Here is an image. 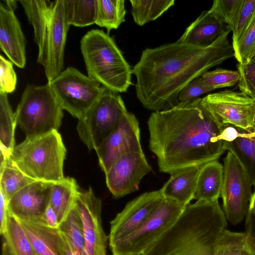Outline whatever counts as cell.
Returning a JSON list of instances; mask_svg holds the SVG:
<instances>
[{
  "label": "cell",
  "instance_id": "1",
  "mask_svg": "<svg viewBox=\"0 0 255 255\" xmlns=\"http://www.w3.org/2000/svg\"><path fill=\"white\" fill-rule=\"evenodd\" d=\"M228 28L212 43L197 46L181 43L145 49L132 69L136 78V96L143 106L160 112L179 102L182 89L211 68L235 56Z\"/></svg>",
  "mask_w": 255,
  "mask_h": 255
},
{
  "label": "cell",
  "instance_id": "2",
  "mask_svg": "<svg viewBox=\"0 0 255 255\" xmlns=\"http://www.w3.org/2000/svg\"><path fill=\"white\" fill-rule=\"evenodd\" d=\"M198 98L153 112L147 126L149 149L159 170L171 174L185 168L218 160L225 152L219 136L222 130Z\"/></svg>",
  "mask_w": 255,
  "mask_h": 255
},
{
  "label": "cell",
  "instance_id": "3",
  "mask_svg": "<svg viewBox=\"0 0 255 255\" xmlns=\"http://www.w3.org/2000/svg\"><path fill=\"white\" fill-rule=\"evenodd\" d=\"M227 220L218 200L186 205L144 255H215Z\"/></svg>",
  "mask_w": 255,
  "mask_h": 255
},
{
  "label": "cell",
  "instance_id": "4",
  "mask_svg": "<svg viewBox=\"0 0 255 255\" xmlns=\"http://www.w3.org/2000/svg\"><path fill=\"white\" fill-rule=\"evenodd\" d=\"M80 48L89 77L116 93L128 90L132 69L112 37L92 29L82 38Z\"/></svg>",
  "mask_w": 255,
  "mask_h": 255
},
{
  "label": "cell",
  "instance_id": "5",
  "mask_svg": "<svg viewBox=\"0 0 255 255\" xmlns=\"http://www.w3.org/2000/svg\"><path fill=\"white\" fill-rule=\"evenodd\" d=\"M66 150L60 134L54 130L29 138L15 146L10 158L26 176L55 183L64 178Z\"/></svg>",
  "mask_w": 255,
  "mask_h": 255
},
{
  "label": "cell",
  "instance_id": "6",
  "mask_svg": "<svg viewBox=\"0 0 255 255\" xmlns=\"http://www.w3.org/2000/svg\"><path fill=\"white\" fill-rule=\"evenodd\" d=\"M63 110L48 83L41 86L28 85L15 116L26 138H29L57 130L61 124Z\"/></svg>",
  "mask_w": 255,
  "mask_h": 255
},
{
  "label": "cell",
  "instance_id": "7",
  "mask_svg": "<svg viewBox=\"0 0 255 255\" xmlns=\"http://www.w3.org/2000/svg\"><path fill=\"white\" fill-rule=\"evenodd\" d=\"M118 93L108 89L79 119L77 130L89 150L98 148L118 128L127 112Z\"/></svg>",
  "mask_w": 255,
  "mask_h": 255
},
{
  "label": "cell",
  "instance_id": "8",
  "mask_svg": "<svg viewBox=\"0 0 255 255\" xmlns=\"http://www.w3.org/2000/svg\"><path fill=\"white\" fill-rule=\"evenodd\" d=\"M49 83L63 109L79 119L107 88L77 69L68 67Z\"/></svg>",
  "mask_w": 255,
  "mask_h": 255
},
{
  "label": "cell",
  "instance_id": "9",
  "mask_svg": "<svg viewBox=\"0 0 255 255\" xmlns=\"http://www.w3.org/2000/svg\"><path fill=\"white\" fill-rule=\"evenodd\" d=\"M185 207L164 198L138 229L109 245L113 255L144 254L174 223Z\"/></svg>",
  "mask_w": 255,
  "mask_h": 255
},
{
  "label": "cell",
  "instance_id": "10",
  "mask_svg": "<svg viewBox=\"0 0 255 255\" xmlns=\"http://www.w3.org/2000/svg\"><path fill=\"white\" fill-rule=\"evenodd\" d=\"M201 104L222 128L249 130L255 125V99L241 91L225 90L202 98Z\"/></svg>",
  "mask_w": 255,
  "mask_h": 255
},
{
  "label": "cell",
  "instance_id": "11",
  "mask_svg": "<svg viewBox=\"0 0 255 255\" xmlns=\"http://www.w3.org/2000/svg\"><path fill=\"white\" fill-rule=\"evenodd\" d=\"M223 182L220 197L227 221L233 225L245 219L253 196V185L243 166L231 152L223 159Z\"/></svg>",
  "mask_w": 255,
  "mask_h": 255
},
{
  "label": "cell",
  "instance_id": "12",
  "mask_svg": "<svg viewBox=\"0 0 255 255\" xmlns=\"http://www.w3.org/2000/svg\"><path fill=\"white\" fill-rule=\"evenodd\" d=\"M69 26L65 17L64 0L53 1L45 43L37 60L44 67L48 82L57 77L64 68V49Z\"/></svg>",
  "mask_w": 255,
  "mask_h": 255
},
{
  "label": "cell",
  "instance_id": "13",
  "mask_svg": "<svg viewBox=\"0 0 255 255\" xmlns=\"http://www.w3.org/2000/svg\"><path fill=\"white\" fill-rule=\"evenodd\" d=\"M139 123L135 116L127 112L118 128L95 150L100 166L106 173L122 156L142 152Z\"/></svg>",
  "mask_w": 255,
  "mask_h": 255
},
{
  "label": "cell",
  "instance_id": "14",
  "mask_svg": "<svg viewBox=\"0 0 255 255\" xmlns=\"http://www.w3.org/2000/svg\"><path fill=\"white\" fill-rule=\"evenodd\" d=\"M161 187L143 193L128 202L111 222L109 245L127 237L138 229L164 198Z\"/></svg>",
  "mask_w": 255,
  "mask_h": 255
},
{
  "label": "cell",
  "instance_id": "15",
  "mask_svg": "<svg viewBox=\"0 0 255 255\" xmlns=\"http://www.w3.org/2000/svg\"><path fill=\"white\" fill-rule=\"evenodd\" d=\"M151 170L143 151L125 154L105 173L107 186L115 198L124 197L137 191L140 181Z\"/></svg>",
  "mask_w": 255,
  "mask_h": 255
},
{
  "label": "cell",
  "instance_id": "16",
  "mask_svg": "<svg viewBox=\"0 0 255 255\" xmlns=\"http://www.w3.org/2000/svg\"><path fill=\"white\" fill-rule=\"evenodd\" d=\"M76 203L82 221L87 255H107L108 237L102 226L101 199L89 187L87 191H79Z\"/></svg>",
  "mask_w": 255,
  "mask_h": 255
},
{
  "label": "cell",
  "instance_id": "17",
  "mask_svg": "<svg viewBox=\"0 0 255 255\" xmlns=\"http://www.w3.org/2000/svg\"><path fill=\"white\" fill-rule=\"evenodd\" d=\"M53 183L35 180L17 191L8 201L9 212L18 220L44 224Z\"/></svg>",
  "mask_w": 255,
  "mask_h": 255
},
{
  "label": "cell",
  "instance_id": "18",
  "mask_svg": "<svg viewBox=\"0 0 255 255\" xmlns=\"http://www.w3.org/2000/svg\"><path fill=\"white\" fill-rule=\"evenodd\" d=\"M0 3V47L10 61L23 68L26 63L25 39L20 23L14 13L15 0Z\"/></svg>",
  "mask_w": 255,
  "mask_h": 255
},
{
  "label": "cell",
  "instance_id": "19",
  "mask_svg": "<svg viewBox=\"0 0 255 255\" xmlns=\"http://www.w3.org/2000/svg\"><path fill=\"white\" fill-rule=\"evenodd\" d=\"M18 221L36 255H74L66 237L58 228L28 221Z\"/></svg>",
  "mask_w": 255,
  "mask_h": 255
},
{
  "label": "cell",
  "instance_id": "20",
  "mask_svg": "<svg viewBox=\"0 0 255 255\" xmlns=\"http://www.w3.org/2000/svg\"><path fill=\"white\" fill-rule=\"evenodd\" d=\"M229 27L217 19L209 10H204L187 27L178 41L197 46L214 41Z\"/></svg>",
  "mask_w": 255,
  "mask_h": 255
},
{
  "label": "cell",
  "instance_id": "21",
  "mask_svg": "<svg viewBox=\"0 0 255 255\" xmlns=\"http://www.w3.org/2000/svg\"><path fill=\"white\" fill-rule=\"evenodd\" d=\"M203 165L185 168L170 174V178L162 187L163 197L185 206L190 204Z\"/></svg>",
  "mask_w": 255,
  "mask_h": 255
},
{
  "label": "cell",
  "instance_id": "22",
  "mask_svg": "<svg viewBox=\"0 0 255 255\" xmlns=\"http://www.w3.org/2000/svg\"><path fill=\"white\" fill-rule=\"evenodd\" d=\"M238 135L234 141L223 142V148L232 152L249 177L255 193V125L249 130L238 128Z\"/></svg>",
  "mask_w": 255,
  "mask_h": 255
},
{
  "label": "cell",
  "instance_id": "23",
  "mask_svg": "<svg viewBox=\"0 0 255 255\" xmlns=\"http://www.w3.org/2000/svg\"><path fill=\"white\" fill-rule=\"evenodd\" d=\"M223 165L218 161L202 166L199 173L193 199L214 201L220 197L223 182Z\"/></svg>",
  "mask_w": 255,
  "mask_h": 255
},
{
  "label": "cell",
  "instance_id": "24",
  "mask_svg": "<svg viewBox=\"0 0 255 255\" xmlns=\"http://www.w3.org/2000/svg\"><path fill=\"white\" fill-rule=\"evenodd\" d=\"M29 23L34 29V41L38 54L42 50L47 33L53 7V1L45 0H20Z\"/></svg>",
  "mask_w": 255,
  "mask_h": 255
},
{
  "label": "cell",
  "instance_id": "25",
  "mask_svg": "<svg viewBox=\"0 0 255 255\" xmlns=\"http://www.w3.org/2000/svg\"><path fill=\"white\" fill-rule=\"evenodd\" d=\"M79 191L77 182L73 178L64 177L53 183L49 206L55 212L59 225L75 204Z\"/></svg>",
  "mask_w": 255,
  "mask_h": 255
},
{
  "label": "cell",
  "instance_id": "26",
  "mask_svg": "<svg viewBox=\"0 0 255 255\" xmlns=\"http://www.w3.org/2000/svg\"><path fill=\"white\" fill-rule=\"evenodd\" d=\"M1 236L2 255H36L21 224L10 212Z\"/></svg>",
  "mask_w": 255,
  "mask_h": 255
},
{
  "label": "cell",
  "instance_id": "27",
  "mask_svg": "<svg viewBox=\"0 0 255 255\" xmlns=\"http://www.w3.org/2000/svg\"><path fill=\"white\" fill-rule=\"evenodd\" d=\"M6 93L0 92V155L10 157L15 147L14 130L16 121Z\"/></svg>",
  "mask_w": 255,
  "mask_h": 255
},
{
  "label": "cell",
  "instance_id": "28",
  "mask_svg": "<svg viewBox=\"0 0 255 255\" xmlns=\"http://www.w3.org/2000/svg\"><path fill=\"white\" fill-rule=\"evenodd\" d=\"M0 192L7 202L17 191L35 181L22 172L10 157H0Z\"/></svg>",
  "mask_w": 255,
  "mask_h": 255
},
{
  "label": "cell",
  "instance_id": "29",
  "mask_svg": "<svg viewBox=\"0 0 255 255\" xmlns=\"http://www.w3.org/2000/svg\"><path fill=\"white\" fill-rule=\"evenodd\" d=\"M65 14L68 24L84 27L95 24L98 0H64Z\"/></svg>",
  "mask_w": 255,
  "mask_h": 255
},
{
  "label": "cell",
  "instance_id": "30",
  "mask_svg": "<svg viewBox=\"0 0 255 255\" xmlns=\"http://www.w3.org/2000/svg\"><path fill=\"white\" fill-rule=\"evenodd\" d=\"M58 229L66 237L74 255H87L82 221L76 203Z\"/></svg>",
  "mask_w": 255,
  "mask_h": 255
},
{
  "label": "cell",
  "instance_id": "31",
  "mask_svg": "<svg viewBox=\"0 0 255 255\" xmlns=\"http://www.w3.org/2000/svg\"><path fill=\"white\" fill-rule=\"evenodd\" d=\"M131 13L139 26L155 20L174 4V0H130Z\"/></svg>",
  "mask_w": 255,
  "mask_h": 255
},
{
  "label": "cell",
  "instance_id": "32",
  "mask_svg": "<svg viewBox=\"0 0 255 255\" xmlns=\"http://www.w3.org/2000/svg\"><path fill=\"white\" fill-rule=\"evenodd\" d=\"M125 2L124 0H98L95 24L106 28L108 33L118 28L125 20L127 11Z\"/></svg>",
  "mask_w": 255,
  "mask_h": 255
},
{
  "label": "cell",
  "instance_id": "33",
  "mask_svg": "<svg viewBox=\"0 0 255 255\" xmlns=\"http://www.w3.org/2000/svg\"><path fill=\"white\" fill-rule=\"evenodd\" d=\"M215 255H252L246 244L245 233L226 229L218 242Z\"/></svg>",
  "mask_w": 255,
  "mask_h": 255
},
{
  "label": "cell",
  "instance_id": "34",
  "mask_svg": "<svg viewBox=\"0 0 255 255\" xmlns=\"http://www.w3.org/2000/svg\"><path fill=\"white\" fill-rule=\"evenodd\" d=\"M200 76L203 83L214 90L233 86L238 84L240 80L238 71L224 69L207 71Z\"/></svg>",
  "mask_w": 255,
  "mask_h": 255
},
{
  "label": "cell",
  "instance_id": "35",
  "mask_svg": "<svg viewBox=\"0 0 255 255\" xmlns=\"http://www.w3.org/2000/svg\"><path fill=\"white\" fill-rule=\"evenodd\" d=\"M242 0H215L209 11L232 30L238 15Z\"/></svg>",
  "mask_w": 255,
  "mask_h": 255
},
{
  "label": "cell",
  "instance_id": "36",
  "mask_svg": "<svg viewBox=\"0 0 255 255\" xmlns=\"http://www.w3.org/2000/svg\"><path fill=\"white\" fill-rule=\"evenodd\" d=\"M255 48V14L243 35L233 47L235 57L241 65H245L251 59Z\"/></svg>",
  "mask_w": 255,
  "mask_h": 255
},
{
  "label": "cell",
  "instance_id": "37",
  "mask_svg": "<svg viewBox=\"0 0 255 255\" xmlns=\"http://www.w3.org/2000/svg\"><path fill=\"white\" fill-rule=\"evenodd\" d=\"M255 14V0H242V4L231 31L232 46L238 42Z\"/></svg>",
  "mask_w": 255,
  "mask_h": 255
},
{
  "label": "cell",
  "instance_id": "38",
  "mask_svg": "<svg viewBox=\"0 0 255 255\" xmlns=\"http://www.w3.org/2000/svg\"><path fill=\"white\" fill-rule=\"evenodd\" d=\"M17 78L13 63L0 55V92L10 93L15 89Z\"/></svg>",
  "mask_w": 255,
  "mask_h": 255
},
{
  "label": "cell",
  "instance_id": "39",
  "mask_svg": "<svg viewBox=\"0 0 255 255\" xmlns=\"http://www.w3.org/2000/svg\"><path fill=\"white\" fill-rule=\"evenodd\" d=\"M214 91L207 86L202 81L201 76H199L188 84L184 87L179 94L178 100L182 102L196 98L200 96Z\"/></svg>",
  "mask_w": 255,
  "mask_h": 255
},
{
  "label": "cell",
  "instance_id": "40",
  "mask_svg": "<svg viewBox=\"0 0 255 255\" xmlns=\"http://www.w3.org/2000/svg\"><path fill=\"white\" fill-rule=\"evenodd\" d=\"M246 244L252 255H255V215L250 210L245 218Z\"/></svg>",
  "mask_w": 255,
  "mask_h": 255
},
{
  "label": "cell",
  "instance_id": "41",
  "mask_svg": "<svg viewBox=\"0 0 255 255\" xmlns=\"http://www.w3.org/2000/svg\"><path fill=\"white\" fill-rule=\"evenodd\" d=\"M240 75L238 83L251 82L255 81V58L251 59L245 65L238 63L237 65Z\"/></svg>",
  "mask_w": 255,
  "mask_h": 255
},
{
  "label": "cell",
  "instance_id": "42",
  "mask_svg": "<svg viewBox=\"0 0 255 255\" xmlns=\"http://www.w3.org/2000/svg\"><path fill=\"white\" fill-rule=\"evenodd\" d=\"M0 233L1 235L6 228L9 211L7 201L0 192Z\"/></svg>",
  "mask_w": 255,
  "mask_h": 255
},
{
  "label": "cell",
  "instance_id": "43",
  "mask_svg": "<svg viewBox=\"0 0 255 255\" xmlns=\"http://www.w3.org/2000/svg\"><path fill=\"white\" fill-rule=\"evenodd\" d=\"M238 135V130L236 127L228 126L224 128L219 136V139L223 142H232L236 139Z\"/></svg>",
  "mask_w": 255,
  "mask_h": 255
},
{
  "label": "cell",
  "instance_id": "44",
  "mask_svg": "<svg viewBox=\"0 0 255 255\" xmlns=\"http://www.w3.org/2000/svg\"><path fill=\"white\" fill-rule=\"evenodd\" d=\"M43 219L46 225L53 228H58L59 224L57 216L49 205L45 212Z\"/></svg>",
  "mask_w": 255,
  "mask_h": 255
},
{
  "label": "cell",
  "instance_id": "45",
  "mask_svg": "<svg viewBox=\"0 0 255 255\" xmlns=\"http://www.w3.org/2000/svg\"><path fill=\"white\" fill-rule=\"evenodd\" d=\"M238 85L241 92L252 98L255 97V81L251 82L238 83Z\"/></svg>",
  "mask_w": 255,
  "mask_h": 255
},
{
  "label": "cell",
  "instance_id": "46",
  "mask_svg": "<svg viewBox=\"0 0 255 255\" xmlns=\"http://www.w3.org/2000/svg\"><path fill=\"white\" fill-rule=\"evenodd\" d=\"M249 209L255 215V193L253 194L250 202Z\"/></svg>",
  "mask_w": 255,
  "mask_h": 255
},
{
  "label": "cell",
  "instance_id": "47",
  "mask_svg": "<svg viewBox=\"0 0 255 255\" xmlns=\"http://www.w3.org/2000/svg\"><path fill=\"white\" fill-rule=\"evenodd\" d=\"M144 255L143 254H125V255Z\"/></svg>",
  "mask_w": 255,
  "mask_h": 255
},
{
  "label": "cell",
  "instance_id": "48",
  "mask_svg": "<svg viewBox=\"0 0 255 255\" xmlns=\"http://www.w3.org/2000/svg\"><path fill=\"white\" fill-rule=\"evenodd\" d=\"M253 58H255V49L253 51V53L251 56V59H253Z\"/></svg>",
  "mask_w": 255,
  "mask_h": 255
},
{
  "label": "cell",
  "instance_id": "49",
  "mask_svg": "<svg viewBox=\"0 0 255 255\" xmlns=\"http://www.w3.org/2000/svg\"><path fill=\"white\" fill-rule=\"evenodd\" d=\"M253 98L255 99V97H254Z\"/></svg>",
  "mask_w": 255,
  "mask_h": 255
}]
</instances>
